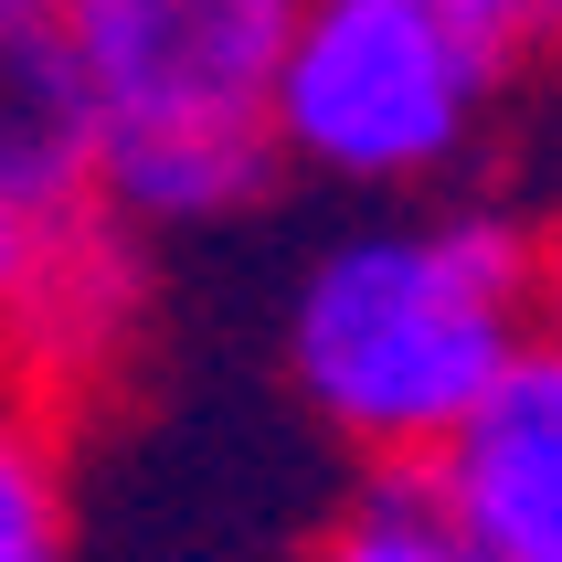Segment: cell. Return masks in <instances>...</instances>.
Here are the masks:
<instances>
[{"label": "cell", "instance_id": "cell-7", "mask_svg": "<svg viewBox=\"0 0 562 562\" xmlns=\"http://www.w3.org/2000/svg\"><path fill=\"white\" fill-rule=\"evenodd\" d=\"M0 562H75L64 531V468L32 414L0 404Z\"/></svg>", "mask_w": 562, "mask_h": 562}, {"label": "cell", "instance_id": "cell-3", "mask_svg": "<svg viewBox=\"0 0 562 562\" xmlns=\"http://www.w3.org/2000/svg\"><path fill=\"white\" fill-rule=\"evenodd\" d=\"M509 43L446 0H308L277 86V138L329 181H436L488 117Z\"/></svg>", "mask_w": 562, "mask_h": 562}, {"label": "cell", "instance_id": "cell-9", "mask_svg": "<svg viewBox=\"0 0 562 562\" xmlns=\"http://www.w3.org/2000/svg\"><path fill=\"white\" fill-rule=\"evenodd\" d=\"M509 11V32H520V43H541V32H562V0H499Z\"/></svg>", "mask_w": 562, "mask_h": 562}, {"label": "cell", "instance_id": "cell-6", "mask_svg": "<svg viewBox=\"0 0 562 562\" xmlns=\"http://www.w3.org/2000/svg\"><path fill=\"white\" fill-rule=\"evenodd\" d=\"M308 562H499V552L457 520L436 457H414V468H382L372 488L308 541Z\"/></svg>", "mask_w": 562, "mask_h": 562}, {"label": "cell", "instance_id": "cell-4", "mask_svg": "<svg viewBox=\"0 0 562 562\" xmlns=\"http://www.w3.org/2000/svg\"><path fill=\"white\" fill-rule=\"evenodd\" d=\"M436 477L499 562H562V340L499 382V404L436 457Z\"/></svg>", "mask_w": 562, "mask_h": 562}, {"label": "cell", "instance_id": "cell-1", "mask_svg": "<svg viewBox=\"0 0 562 562\" xmlns=\"http://www.w3.org/2000/svg\"><path fill=\"white\" fill-rule=\"evenodd\" d=\"M541 308H552V255L520 223H372L308 266L286 308V372L329 436H350L382 468H414L499 404V382L541 350Z\"/></svg>", "mask_w": 562, "mask_h": 562}, {"label": "cell", "instance_id": "cell-10", "mask_svg": "<svg viewBox=\"0 0 562 562\" xmlns=\"http://www.w3.org/2000/svg\"><path fill=\"white\" fill-rule=\"evenodd\" d=\"M446 11H468V22H488V32L509 43V54H520V32H509V11H499V0H446Z\"/></svg>", "mask_w": 562, "mask_h": 562}, {"label": "cell", "instance_id": "cell-11", "mask_svg": "<svg viewBox=\"0 0 562 562\" xmlns=\"http://www.w3.org/2000/svg\"><path fill=\"white\" fill-rule=\"evenodd\" d=\"M11 22H64V0H0Z\"/></svg>", "mask_w": 562, "mask_h": 562}, {"label": "cell", "instance_id": "cell-8", "mask_svg": "<svg viewBox=\"0 0 562 562\" xmlns=\"http://www.w3.org/2000/svg\"><path fill=\"white\" fill-rule=\"evenodd\" d=\"M64 234H75V223H43V213H22V202L0 191V361L32 350V318H43V286H54Z\"/></svg>", "mask_w": 562, "mask_h": 562}, {"label": "cell", "instance_id": "cell-2", "mask_svg": "<svg viewBox=\"0 0 562 562\" xmlns=\"http://www.w3.org/2000/svg\"><path fill=\"white\" fill-rule=\"evenodd\" d=\"M308 0H64V43L106 127V213L213 223L286 159L277 86Z\"/></svg>", "mask_w": 562, "mask_h": 562}, {"label": "cell", "instance_id": "cell-5", "mask_svg": "<svg viewBox=\"0 0 562 562\" xmlns=\"http://www.w3.org/2000/svg\"><path fill=\"white\" fill-rule=\"evenodd\" d=\"M0 191L43 223L106 213V127H95V86L64 22L0 11Z\"/></svg>", "mask_w": 562, "mask_h": 562}]
</instances>
